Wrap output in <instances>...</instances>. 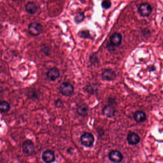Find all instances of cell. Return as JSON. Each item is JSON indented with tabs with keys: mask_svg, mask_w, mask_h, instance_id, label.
<instances>
[{
	"mask_svg": "<svg viewBox=\"0 0 163 163\" xmlns=\"http://www.w3.org/2000/svg\"><path fill=\"white\" fill-rule=\"evenodd\" d=\"M81 144L84 146L89 147L93 146L94 142V137L91 133L85 132L80 137Z\"/></svg>",
	"mask_w": 163,
	"mask_h": 163,
	"instance_id": "6da1fadb",
	"label": "cell"
},
{
	"mask_svg": "<svg viewBox=\"0 0 163 163\" xmlns=\"http://www.w3.org/2000/svg\"><path fill=\"white\" fill-rule=\"evenodd\" d=\"M60 90L63 95L70 96L74 93V87L69 82H63L60 86Z\"/></svg>",
	"mask_w": 163,
	"mask_h": 163,
	"instance_id": "7a4b0ae2",
	"label": "cell"
},
{
	"mask_svg": "<svg viewBox=\"0 0 163 163\" xmlns=\"http://www.w3.org/2000/svg\"><path fill=\"white\" fill-rule=\"evenodd\" d=\"M22 148H23V152L28 156H31L35 153V145L34 143L29 140H27L24 141L22 146Z\"/></svg>",
	"mask_w": 163,
	"mask_h": 163,
	"instance_id": "3957f363",
	"label": "cell"
},
{
	"mask_svg": "<svg viewBox=\"0 0 163 163\" xmlns=\"http://www.w3.org/2000/svg\"><path fill=\"white\" fill-rule=\"evenodd\" d=\"M42 28L43 27L40 23L37 22L32 23L29 25V32L34 36H37L42 33Z\"/></svg>",
	"mask_w": 163,
	"mask_h": 163,
	"instance_id": "277c9868",
	"label": "cell"
},
{
	"mask_svg": "<svg viewBox=\"0 0 163 163\" xmlns=\"http://www.w3.org/2000/svg\"><path fill=\"white\" fill-rule=\"evenodd\" d=\"M152 11V8L151 5L146 2L141 3L138 8L139 12L143 17H148Z\"/></svg>",
	"mask_w": 163,
	"mask_h": 163,
	"instance_id": "5b68a950",
	"label": "cell"
},
{
	"mask_svg": "<svg viewBox=\"0 0 163 163\" xmlns=\"http://www.w3.org/2000/svg\"><path fill=\"white\" fill-rule=\"evenodd\" d=\"M109 158L112 162L115 163H119L122 161L123 156L120 151L113 150L109 154Z\"/></svg>",
	"mask_w": 163,
	"mask_h": 163,
	"instance_id": "8992f818",
	"label": "cell"
},
{
	"mask_svg": "<svg viewBox=\"0 0 163 163\" xmlns=\"http://www.w3.org/2000/svg\"><path fill=\"white\" fill-rule=\"evenodd\" d=\"M116 73L111 69H106L102 73V77L104 80L113 81L116 78Z\"/></svg>",
	"mask_w": 163,
	"mask_h": 163,
	"instance_id": "52a82bcc",
	"label": "cell"
},
{
	"mask_svg": "<svg viewBox=\"0 0 163 163\" xmlns=\"http://www.w3.org/2000/svg\"><path fill=\"white\" fill-rule=\"evenodd\" d=\"M42 159L46 163H52L55 161L54 153L50 150H47L42 154Z\"/></svg>",
	"mask_w": 163,
	"mask_h": 163,
	"instance_id": "ba28073f",
	"label": "cell"
},
{
	"mask_svg": "<svg viewBox=\"0 0 163 163\" xmlns=\"http://www.w3.org/2000/svg\"><path fill=\"white\" fill-rule=\"evenodd\" d=\"M60 75V70L58 68H54L50 69L47 73V77L49 80L55 81L59 78Z\"/></svg>",
	"mask_w": 163,
	"mask_h": 163,
	"instance_id": "9c48e42d",
	"label": "cell"
},
{
	"mask_svg": "<svg viewBox=\"0 0 163 163\" xmlns=\"http://www.w3.org/2000/svg\"><path fill=\"white\" fill-rule=\"evenodd\" d=\"M127 140L129 145H136L139 143L140 138L137 133L132 132L129 133Z\"/></svg>",
	"mask_w": 163,
	"mask_h": 163,
	"instance_id": "30bf717a",
	"label": "cell"
},
{
	"mask_svg": "<svg viewBox=\"0 0 163 163\" xmlns=\"http://www.w3.org/2000/svg\"><path fill=\"white\" fill-rule=\"evenodd\" d=\"M122 36L121 34L115 33L113 34L110 37L111 44L113 46H118L121 44Z\"/></svg>",
	"mask_w": 163,
	"mask_h": 163,
	"instance_id": "8fae6325",
	"label": "cell"
},
{
	"mask_svg": "<svg viewBox=\"0 0 163 163\" xmlns=\"http://www.w3.org/2000/svg\"><path fill=\"white\" fill-rule=\"evenodd\" d=\"M89 108L88 106L86 104H82L78 106L77 109V112L78 114L83 117H86L88 115Z\"/></svg>",
	"mask_w": 163,
	"mask_h": 163,
	"instance_id": "7c38bea8",
	"label": "cell"
},
{
	"mask_svg": "<svg viewBox=\"0 0 163 163\" xmlns=\"http://www.w3.org/2000/svg\"><path fill=\"white\" fill-rule=\"evenodd\" d=\"M115 109L111 105H107L104 107L103 114L108 118H112L115 114Z\"/></svg>",
	"mask_w": 163,
	"mask_h": 163,
	"instance_id": "4fadbf2b",
	"label": "cell"
},
{
	"mask_svg": "<svg viewBox=\"0 0 163 163\" xmlns=\"http://www.w3.org/2000/svg\"><path fill=\"white\" fill-rule=\"evenodd\" d=\"M133 117L134 120L138 122H143L146 121V113L142 111H138L135 112Z\"/></svg>",
	"mask_w": 163,
	"mask_h": 163,
	"instance_id": "5bb4252c",
	"label": "cell"
},
{
	"mask_svg": "<svg viewBox=\"0 0 163 163\" xmlns=\"http://www.w3.org/2000/svg\"><path fill=\"white\" fill-rule=\"evenodd\" d=\"M26 11L30 15H34L37 12L38 7L34 2H29L26 5Z\"/></svg>",
	"mask_w": 163,
	"mask_h": 163,
	"instance_id": "9a60e30c",
	"label": "cell"
},
{
	"mask_svg": "<svg viewBox=\"0 0 163 163\" xmlns=\"http://www.w3.org/2000/svg\"><path fill=\"white\" fill-rule=\"evenodd\" d=\"M10 109V105L8 102L2 101L0 102V111L2 113H7Z\"/></svg>",
	"mask_w": 163,
	"mask_h": 163,
	"instance_id": "2e32d148",
	"label": "cell"
},
{
	"mask_svg": "<svg viewBox=\"0 0 163 163\" xmlns=\"http://www.w3.org/2000/svg\"><path fill=\"white\" fill-rule=\"evenodd\" d=\"M84 18H85V16H84V13L83 12L78 13L74 18L75 22L76 23H80L84 20Z\"/></svg>",
	"mask_w": 163,
	"mask_h": 163,
	"instance_id": "e0dca14e",
	"label": "cell"
},
{
	"mask_svg": "<svg viewBox=\"0 0 163 163\" xmlns=\"http://www.w3.org/2000/svg\"><path fill=\"white\" fill-rule=\"evenodd\" d=\"M79 35L80 37H82V38H88V39L91 38L89 32L86 30L80 31L79 33Z\"/></svg>",
	"mask_w": 163,
	"mask_h": 163,
	"instance_id": "ac0fdd59",
	"label": "cell"
},
{
	"mask_svg": "<svg viewBox=\"0 0 163 163\" xmlns=\"http://www.w3.org/2000/svg\"><path fill=\"white\" fill-rule=\"evenodd\" d=\"M112 6V2L110 1H104L102 2V6L104 9H108Z\"/></svg>",
	"mask_w": 163,
	"mask_h": 163,
	"instance_id": "d6986e66",
	"label": "cell"
},
{
	"mask_svg": "<svg viewBox=\"0 0 163 163\" xmlns=\"http://www.w3.org/2000/svg\"><path fill=\"white\" fill-rule=\"evenodd\" d=\"M62 103V102L60 100H58V101H56V102H55V105L59 107L61 105Z\"/></svg>",
	"mask_w": 163,
	"mask_h": 163,
	"instance_id": "ffe728a7",
	"label": "cell"
},
{
	"mask_svg": "<svg viewBox=\"0 0 163 163\" xmlns=\"http://www.w3.org/2000/svg\"><path fill=\"white\" fill-rule=\"evenodd\" d=\"M152 163V162H147V163Z\"/></svg>",
	"mask_w": 163,
	"mask_h": 163,
	"instance_id": "44dd1931",
	"label": "cell"
}]
</instances>
